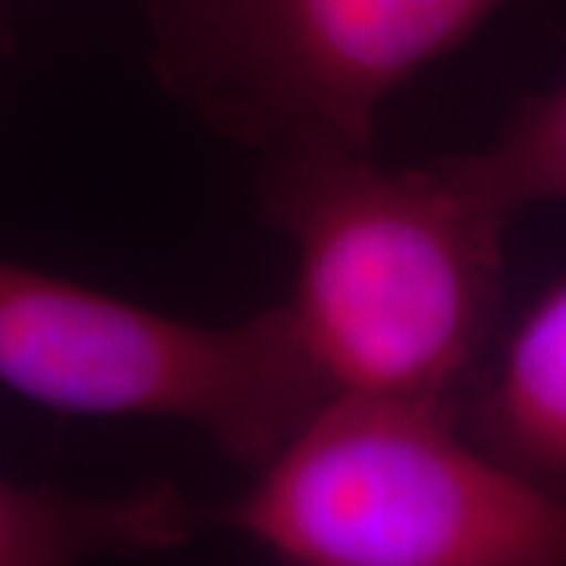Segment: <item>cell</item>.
<instances>
[{"label": "cell", "mask_w": 566, "mask_h": 566, "mask_svg": "<svg viewBox=\"0 0 566 566\" xmlns=\"http://www.w3.org/2000/svg\"><path fill=\"white\" fill-rule=\"evenodd\" d=\"M504 0H155L151 73L255 155L375 151L378 114Z\"/></svg>", "instance_id": "277c9868"}, {"label": "cell", "mask_w": 566, "mask_h": 566, "mask_svg": "<svg viewBox=\"0 0 566 566\" xmlns=\"http://www.w3.org/2000/svg\"><path fill=\"white\" fill-rule=\"evenodd\" d=\"M208 523L170 482L114 494L29 488L0 475V566H70L167 554Z\"/></svg>", "instance_id": "5b68a950"}, {"label": "cell", "mask_w": 566, "mask_h": 566, "mask_svg": "<svg viewBox=\"0 0 566 566\" xmlns=\"http://www.w3.org/2000/svg\"><path fill=\"white\" fill-rule=\"evenodd\" d=\"M0 387L63 416L182 422L255 472L334 397L286 305L199 324L7 259Z\"/></svg>", "instance_id": "3957f363"}, {"label": "cell", "mask_w": 566, "mask_h": 566, "mask_svg": "<svg viewBox=\"0 0 566 566\" xmlns=\"http://www.w3.org/2000/svg\"><path fill=\"white\" fill-rule=\"evenodd\" d=\"M293 566H566V497L475 444L453 406L337 394L208 513Z\"/></svg>", "instance_id": "7a4b0ae2"}, {"label": "cell", "mask_w": 566, "mask_h": 566, "mask_svg": "<svg viewBox=\"0 0 566 566\" xmlns=\"http://www.w3.org/2000/svg\"><path fill=\"white\" fill-rule=\"evenodd\" d=\"M13 48V32H10V17H7V0H0V57Z\"/></svg>", "instance_id": "ba28073f"}, {"label": "cell", "mask_w": 566, "mask_h": 566, "mask_svg": "<svg viewBox=\"0 0 566 566\" xmlns=\"http://www.w3.org/2000/svg\"><path fill=\"white\" fill-rule=\"evenodd\" d=\"M465 424L488 453L566 497V277L510 331Z\"/></svg>", "instance_id": "8992f818"}, {"label": "cell", "mask_w": 566, "mask_h": 566, "mask_svg": "<svg viewBox=\"0 0 566 566\" xmlns=\"http://www.w3.org/2000/svg\"><path fill=\"white\" fill-rule=\"evenodd\" d=\"M255 192L293 243L283 305L334 397L453 406L497 324L513 214L457 155L385 167L375 151L293 148L264 158Z\"/></svg>", "instance_id": "6da1fadb"}, {"label": "cell", "mask_w": 566, "mask_h": 566, "mask_svg": "<svg viewBox=\"0 0 566 566\" xmlns=\"http://www.w3.org/2000/svg\"><path fill=\"white\" fill-rule=\"evenodd\" d=\"M457 161L513 218L532 205L566 202V80L528 98L488 148Z\"/></svg>", "instance_id": "52a82bcc"}]
</instances>
